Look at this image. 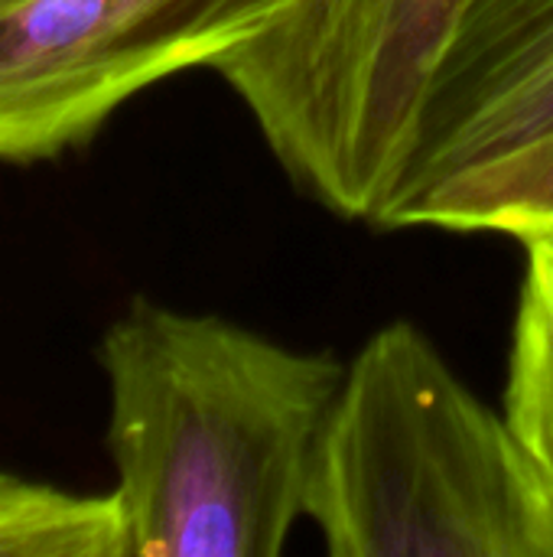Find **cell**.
<instances>
[{"mask_svg": "<svg viewBox=\"0 0 553 557\" xmlns=\"http://www.w3.org/2000/svg\"><path fill=\"white\" fill-rule=\"evenodd\" d=\"M127 557H280L349 359L134 300L98 339Z\"/></svg>", "mask_w": 553, "mask_h": 557, "instance_id": "cell-1", "label": "cell"}, {"mask_svg": "<svg viewBox=\"0 0 553 557\" xmlns=\"http://www.w3.org/2000/svg\"><path fill=\"white\" fill-rule=\"evenodd\" d=\"M306 519L332 557H553V480L414 323L349 359Z\"/></svg>", "mask_w": 553, "mask_h": 557, "instance_id": "cell-2", "label": "cell"}, {"mask_svg": "<svg viewBox=\"0 0 553 557\" xmlns=\"http://www.w3.org/2000/svg\"><path fill=\"white\" fill-rule=\"evenodd\" d=\"M469 3L280 0L271 26L212 72L306 196L349 222L385 225Z\"/></svg>", "mask_w": 553, "mask_h": 557, "instance_id": "cell-3", "label": "cell"}, {"mask_svg": "<svg viewBox=\"0 0 553 557\" xmlns=\"http://www.w3.org/2000/svg\"><path fill=\"white\" fill-rule=\"evenodd\" d=\"M280 0H0V163L81 150L147 88L215 69Z\"/></svg>", "mask_w": 553, "mask_h": 557, "instance_id": "cell-4", "label": "cell"}, {"mask_svg": "<svg viewBox=\"0 0 553 557\" xmlns=\"http://www.w3.org/2000/svg\"><path fill=\"white\" fill-rule=\"evenodd\" d=\"M551 131L553 0H473L430 82L394 209Z\"/></svg>", "mask_w": 553, "mask_h": 557, "instance_id": "cell-5", "label": "cell"}, {"mask_svg": "<svg viewBox=\"0 0 553 557\" xmlns=\"http://www.w3.org/2000/svg\"><path fill=\"white\" fill-rule=\"evenodd\" d=\"M385 228L502 232L515 238L553 228V131L407 199Z\"/></svg>", "mask_w": 553, "mask_h": 557, "instance_id": "cell-6", "label": "cell"}, {"mask_svg": "<svg viewBox=\"0 0 553 557\" xmlns=\"http://www.w3.org/2000/svg\"><path fill=\"white\" fill-rule=\"evenodd\" d=\"M0 557H127L121 506L0 473Z\"/></svg>", "mask_w": 553, "mask_h": 557, "instance_id": "cell-7", "label": "cell"}, {"mask_svg": "<svg viewBox=\"0 0 553 557\" xmlns=\"http://www.w3.org/2000/svg\"><path fill=\"white\" fill-rule=\"evenodd\" d=\"M521 242L528 271L512 326L505 414L553 480V228Z\"/></svg>", "mask_w": 553, "mask_h": 557, "instance_id": "cell-8", "label": "cell"}]
</instances>
